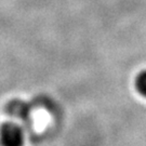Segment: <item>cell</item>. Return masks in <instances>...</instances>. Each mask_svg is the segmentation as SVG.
<instances>
[{
  "mask_svg": "<svg viewBox=\"0 0 146 146\" xmlns=\"http://www.w3.org/2000/svg\"><path fill=\"white\" fill-rule=\"evenodd\" d=\"M134 84H135L137 92L141 94L142 96L146 98V69H143L136 75Z\"/></svg>",
  "mask_w": 146,
  "mask_h": 146,
  "instance_id": "obj_2",
  "label": "cell"
},
{
  "mask_svg": "<svg viewBox=\"0 0 146 146\" xmlns=\"http://www.w3.org/2000/svg\"><path fill=\"white\" fill-rule=\"evenodd\" d=\"M24 132L19 125L7 121L0 125V146H24Z\"/></svg>",
  "mask_w": 146,
  "mask_h": 146,
  "instance_id": "obj_1",
  "label": "cell"
}]
</instances>
